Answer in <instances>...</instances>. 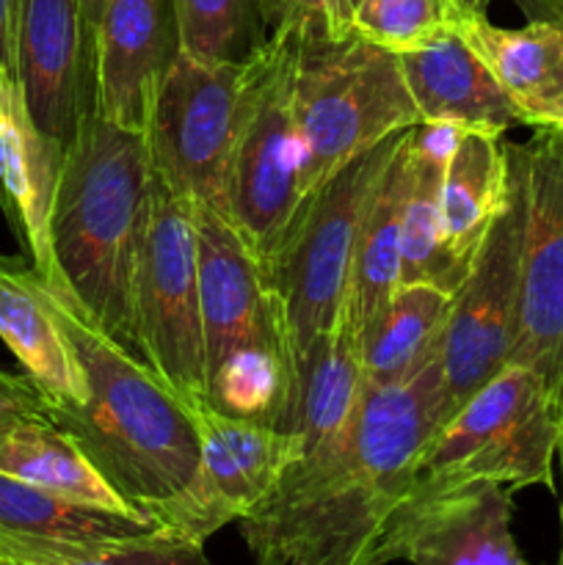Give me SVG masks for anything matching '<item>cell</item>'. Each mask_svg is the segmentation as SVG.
<instances>
[{
  "label": "cell",
  "mask_w": 563,
  "mask_h": 565,
  "mask_svg": "<svg viewBox=\"0 0 563 565\" xmlns=\"http://www.w3.org/2000/svg\"><path fill=\"white\" fill-rule=\"evenodd\" d=\"M243 61H199L177 50L155 88L144 138L158 180L224 213L241 110Z\"/></svg>",
  "instance_id": "9"
},
{
  "label": "cell",
  "mask_w": 563,
  "mask_h": 565,
  "mask_svg": "<svg viewBox=\"0 0 563 565\" xmlns=\"http://www.w3.org/2000/svg\"><path fill=\"white\" fill-rule=\"evenodd\" d=\"M0 340L39 392L44 412L86 401V381L42 276L0 254Z\"/></svg>",
  "instance_id": "19"
},
{
  "label": "cell",
  "mask_w": 563,
  "mask_h": 565,
  "mask_svg": "<svg viewBox=\"0 0 563 565\" xmlns=\"http://www.w3.org/2000/svg\"><path fill=\"white\" fill-rule=\"evenodd\" d=\"M401 70L419 121H450L491 136H502L519 121L489 66L458 28L425 47L401 53Z\"/></svg>",
  "instance_id": "21"
},
{
  "label": "cell",
  "mask_w": 563,
  "mask_h": 565,
  "mask_svg": "<svg viewBox=\"0 0 563 565\" xmlns=\"http://www.w3.org/2000/svg\"><path fill=\"white\" fill-rule=\"evenodd\" d=\"M557 463H561V535H563V417H557ZM563 550V541H561Z\"/></svg>",
  "instance_id": "35"
},
{
  "label": "cell",
  "mask_w": 563,
  "mask_h": 565,
  "mask_svg": "<svg viewBox=\"0 0 563 565\" xmlns=\"http://www.w3.org/2000/svg\"><path fill=\"white\" fill-rule=\"evenodd\" d=\"M439 428V356L397 384L368 381L348 428L287 467L237 522L254 565H384L386 535Z\"/></svg>",
  "instance_id": "1"
},
{
  "label": "cell",
  "mask_w": 563,
  "mask_h": 565,
  "mask_svg": "<svg viewBox=\"0 0 563 565\" xmlns=\"http://www.w3.org/2000/svg\"><path fill=\"white\" fill-rule=\"evenodd\" d=\"M152 177L144 132L114 125L94 108L64 147L50 210V246L61 279L132 353V279Z\"/></svg>",
  "instance_id": "3"
},
{
  "label": "cell",
  "mask_w": 563,
  "mask_h": 565,
  "mask_svg": "<svg viewBox=\"0 0 563 565\" xmlns=\"http://www.w3.org/2000/svg\"><path fill=\"white\" fill-rule=\"evenodd\" d=\"M196 207L199 307H202L204 370L257 342L287 348L285 315L243 237L221 210ZM290 351V348H287Z\"/></svg>",
  "instance_id": "14"
},
{
  "label": "cell",
  "mask_w": 563,
  "mask_h": 565,
  "mask_svg": "<svg viewBox=\"0 0 563 565\" xmlns=\"http://www.w3.org/2000/svg\"><path fill=\"white\" fill-rule=\"evenodd\" d=\"M70 565H213L204 555V544L177 539V535L160 533L147 535V539L119 544L108 552L86 557Z\"/></svg>",
  "instance_id": "31"
},
{
  "label": "cell",
  "mask_w": 563,
  "mask_h": 565,
  "mask_svg": "<svg viewBox=\"0 0 563 565\" xmlns=\"http://www.w3.org/2000/svg\"><path fill=\"white\" fill-rule=\"evenodd\" d=\"M458 3H461V9L467 11V14H486L489 0H458Z\"/></svg>",
  "instance_id": "36"
},
{
  "label": "cell",
  "mask_w": 563,
  "mask_h": 565,
  "mask_svg": "<svg viewBox=\"0 0 563 565\" xmlns=\"http://www.w3.org/2000/svg\"><path fill=\"white\" fill-rule=\"evenodd\" d=\"M268 36H346L353 31L340 0H257Z\"/></svg>",
  "instance_id": "30"
},
{
  "label": "cell",
  "mask_w": 563,
  "mask_h": 565,
  "mask_svg": "<svg viewBox=\"0 0 563 565\" xmlns=\"http://www.w3.org/2000/svg\"><path fill=\"white\" fill-rule=\"evenodd\" d=\"M412 130L403 132L395 154L381 171L359 224L346 298V318L359 340H364L370 323L401 281L403 215L412 188Z\"/></svg>",
  "instance_id": "22"
},
{
  "label": "cell",
  "mask_w": 563,
  "mask_h": 565,
  "mask_svg": "<svg viewBox=\"0 0 563 565\" xmlns=\"http://www.w3.org/2000/svg\"><path fill=\"white\" fill-rule=\"evenodd\" d=\"M528 17H544L563 28V0H517Z\"/></svg>",
  "instance_id": "33"
},
{
  "label": "cell",
  "mask_w": 563,
  "mask_h": 565,
  "mask_svg": "<svg viewBox=\"0 0 563 565\" xmlns=\"http://www.w3.org/2000/svg\"><path fill=\"white\" fill-rule=\"evenodd\" d=\"M403 132L342 166L331 180L309 193L293 218L279 252L265 268V279L279 298L285 315L293 384L315 342L323 340L346 312L353 248H357L364 204L381 171L395 154Z\"/></svg>",
  "instance_id": "7"
},
{
  "label": "cell",
  "mask_w": 563,
  "mask_h": 565,
  "mask_svg": "<svg viewBox=\"0 0 563 565\" xmlns=\"http://www.w3.org/2000/svg\"><path fill=\"white\" fill-rule=\"evenodd\" d=\"M511 199V154L502 136L467 130L442 177V230L453 263L469 274L472 259Z\"/></svg>",
  "instance_id": "25"
},
{
  "label": "cell",
  "mask_w": 563,
  "mask_h": 565,
  "mask_svg": "<svg viewBox=\"0 0 563 565\" xmlns=\"http://www.w3.org/2000/svg\"><path fill=\"white\" fill-rule=\"evenodd\" d=\"M14 75L39 130L66 147L94 110L92 36L81 0H17Z\"/></svg>",
  "instance_id": "13"
},
{
  "label": "cell",
  "mask_w": 563,
  "mask_h": 565,
  "mask_svg": "<svg viewBox=\"0 0 563 565\" xmlns=\"http://www.w3.org/2000/svg\"><path fill=\"white\" fill-rule=\"evenodd\" d=\"M293 401V359L285 345L257 342L208 373V403L221 414L282 430Z\"/></svg>",
  "instance_id": "27"
},
{
  "label": "cell",
  "mask_w": 563,
  "mask_h": 565,
  "mask_svg": "<svg viewBox=\"0 0 563 565\" xmlns=\"http://www.w3.org/2000/svg\"><path fill=\"white\" fill-rule=\"evenodd\" d=\"M464 17L458 0H359L353 31L401 55L456 31Z\"/></svg>",
  "instance_id": "29"
},
{
  "label": "cell",
  "mask_w": 563,
  "mask_h": 565,
  "mask_svg": "<svg viewBox=\"0 0 563 565\" xmlns=\"http://www.w3.org/2000/svg\"><path fill=\"white\" fill-rule=\"evenodd\" d=\"M0 472L77 505L138 516L83 447L44 412L0 419Z\"/></svg>",
  "instance_id": "24"
},
{
  "label": "cell",
  "mask_w": 563,
  "mask_h": 565,
  "mask_svg": "<svg viewBox=\"0 0 563 565\" xmlns=\"http://www.w3.org/2000/svg\"><path fill=\"white\" fill-rule=\"evenodd\" d=\"M293 110L307 196L342 166L419 125L401 55L357 31L296 39Z\"/></svg>",
  "instance_id": "4"
},
{
  "label": "cell",
  "mask_w": 563,
  "mask_h": 565,
  "mask_svg": "<svg viewBox=\"0 0 563 565\" xmlns=\"http://www.w3.org/2000/svg\"><path fill=\"white\" fill-rule=\"evenodd\" d=\"M522 248L524 185L517 158L511 154V199L486 232L467 279L453 296L442 331V425L511 362L522 292Z\"/></svg>",
  "instance_id": "10"
},
{
  "label": "cell",
  "mask_w": 563,
  "mask_h": 565,
  "mask_svg": "<svg viewBox=\"0 0 563 565\" xmlns=\"http://www.w3.org/2000/svg\"><path fill=\"white\" fill-rule=\"evenodd\" d=\"M511 491L472 483L403 513L384 544V565H524L511 530Z\"/></svg>",
  "instance_id": "17"
},
{
  "label": "cell",
  "mask_w": 563,
  "mask_h": 565,
  "mask_svg": "<svg viewBox=\"0 0 563 565\" xmlns=\"http://www.w3.org/2000/svg\"><path fill=\"white\" fill-rule=\"evenodd\" d=\"M199 428V478L191 494L163 524L177 539L204 544L210 535L254 511L287 467L301 458L293 434L230 417L210 403L193 408Z\"/></svg>",
  "instance_id": "12"
},
{
  "label": "cell",
  "mask_w": 563,
  "mask_h": 565,
  "mask_svg": "<svg viewBox=\"0 0 563 565\" xmlns=\"http://www.w3.org/2000/svg\"><path fill=\"white\" fill-rule=\"evenodd\" d=\"M557 565H563V550H561V557H557Z\"/></svg>",
  "instance_id": "38"
},
{
  "label": "cell",
  "mask_w": 563,
  "mask_h": 565,
  "mask_svg": "<svg viewBox=\"0 0 563 565\" xmlns=\"http://www.w3.org/2000/svg\"><path fill=\"white\" fill-rule=\"evenodd\" d=\"M453 296L456 292L431 281L395 287L362 340V364L370 384H397L439 356Z\"/></svg>",
  "instance_id": "26"
},
{
  "label": "cell",
  "mask_w": 563,
  "mask_h": 565,
  "mask_svg": "<svg viewBox=\"0 0 563 565\" xmlns=\"http://www.w3.org/2000/svg\"><path fill=\"white\" fill-rule=\"evenodd\" d=\"M103 6H105V0H81L83 20H86L88 36H92V58H94V31H97L99 14H103Z\"/></svg>",
  "instance_id": "34"
},
{
  "label": "cell",
  "mask_w": 563,
  "mask_h": 565,
  "mask_svg": "<svg viewBox=\"0 0 563 565\" xmlns=\"http://www.w3.org/2000/svg\"><path fill=\"white\" fill-rule=\"evenodd\" d=\"M44 287L86 381L81 406L44 414L83 447L132 513L163 527L199 478L193 412L83 309L64 281Z\"/></svg>",
  "instance_id": "2"
},
{
  "label": "cell",
  "mask_w": 563,
  "mask_h": 565,
  "mask_svg": "<svg viewBox=\"0 0 563 565\" xmlns=\"http://www.w3.org/2000/svg\"><path fill=\"white\" fill-rule=\"evenodd\" d=\"M368 375L362 364V340L346 312L334 329L315 342L296 373L290 412L282 430L293 434L301 458L334 441L362 406Z\"/></svg>",
  "instance_id": "23"
},
{
  "label": "cell",
  "mask_w": 563,
  "mask_h": 565,
  "mask_svg": "<svg viewBox=\"0 0 563 565\" xmlns=\"http://www.w3.org/2000/svg\"><path fill=\"white\" fill-rule=\"evenodd\" d=\"M0 565H11V563H6V561H0Z\"/></svg>",
  "instance_id": "39"
},
{
  "label": "cell",
  "mask_w": 563,
  "mask_h": 565,
  "mask_svg": "<svg viewBox=\"0 0 563 565\" xmlns=\"http://www.w3.org/2000/svg\"><path fill=\"white\" fill-rule=\"evenodd\" d=\"M522 171L524 248L511 362L541 375L563 417V132L533 130L508 143Z\"/></svg>",
  "instance_id": "11"
},
{
  "label": "cell",
  "mask_w": 563,
  "mask_h": 565,
  "mask_svg": "<svg viewBox=\"0 0 563 565\" xmlns=\"http://www.w3.org/2000/svg\"><path fill=\"white\" fill-rule=\"evenodd\" d=\"M458 33L480 55L522 125L563 132V28L530 17L522 28L491 25L467 14Z\"/></svg>",
  "instance_id": "20"
},
{
  "label": "cell",
  "mask_w": 563,
  "mask_h": 565,
  "mask_svg": "<svg viewBox=\"0 0 563 565\" xmlns=\"http://www.w3.org/2000/svg\"><path fill=\"white\" fill-rule=\"evenodd\" d=\"M152 519L99 511L0 472V561L70 565L160 533Z\"/></svg>",
  "instance_id": "16"
},
{
  "label": "cell",
  "mask_w": 563,
  "mask_h": 565,
  "mask_svg": "<svg viewBox=\"0 0 563 565\" xmlns=\"http://www.w3.org/2000/svg\"><path fill=\"white\" fill-rule=\"evenodd\" d=\"M555 458L557 419L544 381L530 367L506 364L428 441L417 461L412 494L395 522L472 483H497L508 491L555 489Z\"/></svg>",
  "instance_id": "5"
},
{
  "label": "cell",
  "mask_w": 563,
  "mask_h": 565,
  "mask_svg": "<svg viewBox=\"0 0 563 565\" xmlns=\"http://www.w3.org/2000/svg\"><path fill=\"white\" fill-rule=\"evenodd\" d=\"M180 50L171 0H105L94 31V108L144 132L160 77Z\"/></svg>",
  "instance_id": "15"
},
{
  "label": "cell",
  "mask_w": 563,
  "mask_h": 565,
  "mask_svg": "<svg viewBox=\"0 0 563 565\" xmlns=\"http://www.w3.org/2000/svg\"><path fill=\"white\" fill-rule=\"evenodd\" d=\"M340 6H342V11H346V17L351 20V25H353V11H357L359 0H340Z\"/></svg>",
  "instance_id": "37"
},
{
  "label": "cell",
  "mask_w": 563,
  "mask_h": 565,
  "mask_svg": "<svg viewBox=\"0 0 563 565\" xmlns=\"http://www.w3.org/2000/svg\"><path fill=\"white\" fill-rule=\"evenodd\" d=\"M132 334L141 362L191 412L208 403L196 207L158 177L132 279Z\"/></svg>",
  "instance_id": "8"
},
{
  "label": "cell",
  "mask_w": 563,
  "mask_h": 565,
  "mask_svg": "<svg viewBox=\"0 0 563 565\" xmlns=\"http://www.w3.org/2000/svg\"><path fill=\"white\" fill-rule=\"evenodd\" d=\"M296 39L268 36L243 61L241 110L226 171V207L263 270L304 199V154L293 110Z\"/></svg>",
  "instance_id": "6"
},
{
  "label": "cell",
  "mask_w": 563,
  "mask_h": 565,
  "mask_svg": "<svg viewBox=\"0 0 563 565\" xmlns=\"http://www.w3.org/2000/svg\"><path fill=\"white\" fill-rule=\"evenodd\" d=\"M177 42L199 61H246L268 39L257 0H171Z\"/></svg>",
  "instance_id": "28"
},
{
  "label": "cell",
  "mask_w": 563,
  "mask_h": 565,
  "mask_svg": "<svg viewBox=\"0 0 563 565\" xmlns=\"http://www.w3.org/2000/svg\"><path fill=\"white\" fill-rule=\"evenodd\" d=\"M64 147L33 121L14 72H0V210L44 281H64L50 246V210Z\"/></svg>",
  "instance_id": "18"
},
{
  "label": "cell",
  "mask_w": 563,
  "mask_h": 565,
  "mask_svg": "<svg viewBox=\"0 0 563 565\" xmlns=\"http://www.w3.org/2000/svg\"><path fill=\"white\" fill-rule=\"evenodd\" d=\"M17 0H0V72H14Z\"/></svg>",
  "instance_id": "32"
}]
</instances>
